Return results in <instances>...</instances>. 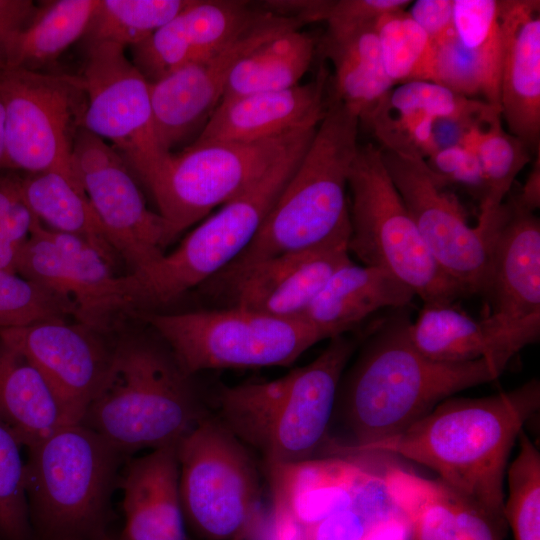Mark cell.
<instances>
[{
  "mask_svg": "<svg viewBox=\"0 0 540 540\" xmlns=\"http://www.w3.org/2000/svg\"><path fill=\"white\" fill-rule=\"evenodd\" d=\"M407 309H394L377 322L343 372L332 420L337 418L345 437L326 448V456H354L402 432L455 394L497 379L506 369L504 363L486 357L463 363L426 358L410 341Z\"/></svg>",
  "mask_w": 540,
  "mask_h": 540,
  "instance_id": "6da1fadb",
  "label": "cell"
},
{
  "mask_svg": "<svg viewBox=\"0 0 540 540\" xmlns=\"http://www.w3.org/2000/svg\"><path fill=\"white\" fill-rule=\"evenodd\" d=\"M540 382L480 398L450 397L402 432L354 456L393 455L423 465L495 518L504 516L511 450L539 410Z\"/></svg>",
  "mask_w": 540,
  "mask_h": 540,
  "instance_id": "7a4b0ae2",
  "label": "cell"
},
{
  "mask_svg": "<svg viewBox=\"0 0 540 540\" xmlns=\"http://www.w3.org/2000/svg\"><path fill=\"white\" fill-rule=\"evenodd\" d=\"M314 131L295 141L258 180L202 221L171 253L125 276H115L100 303V321L116 313L154 312L223 271L258 232Z\"/></svg>",
  "mask_w": 540,
  "mask_h": 540,
  "instance_id": "3957f363",
  "label": "cell"
},
{
  "mask_svg": "<svg viewBox=\"0 0 540 540\" xmlns=\"http://www.w3.org/2000/svg\"><path fill=\"white\" fill-rule=\"evenodd\" d=\"M310 363L270 381L220 386L214 415L265 465L314 458L330 430L340 379L358 341L329 339Z\"/></svg>",
  "mask_w": 540,
  "mask_h": 540,
  "instance_id": "277c9868",
  "label": "cell"
},
{
  "mask_svg": "<svg viewBox=\"0 0 540 540\" xmlns=\"http://www.w3.org/2000/svg\"><path fill=\"white\" fill-rule=\"evenodd\" d=\"M360 120L333 99L300 163L244 251L214 278L230 277L265 259L349 242L348 173Z\"/></svg>",
  "mask_w": 540,
  "mask_h": 540,
  "instance_id": "5b68a950",
  "label": "cell"
},
{
  "mask_svg": "<svg viewBox=\"0 0 540 540\" xmlns=\"http://www.w3.org/2000/svg\"><path fill=\"white\" fill-rule=\"evenodd\" d=\"M191 377L161 339L123 340L80 423L126 457L178 443L208 414Z\"/></svg>",
  "mask_w": 540,
  "mask_h": 540,
  "instance_id": "8992f818",
  "label": "cell"
},
{
  "mask_svg": "<svg viewBox=\"0 0 540 540\" xmlns=\"http://www.w3.org/2000/svg\"><path fill=\"white\" fill-rule=\"evenodd\" d=\"M25 491L35 540H106L111 498L126 457L81 424L30 447Z\"/></svg>",
  "mask_w": 540,
  "mask_h": 540,
  "instance_id": "52a82bcc",
  "label": "cell"
},
{
  "mask_svg": "<svg viewBox=\"0 0 540 540\" xmlns=\"http://www.w3.org/2000/svg\"><path fill=\"white\" fill-rule=\"evenodd\" d=\"M348 192L349 253L366 266L391 273L423 304H454L466 295L431 255L388 174L381 148L359 145L348 173Z\"/></svg>",
  "mask_w": 540,
  "mask_h": 540,
  "instance_id": "ba28073f",
  "label": "cell"
},
{
  "mask_svg": "<svg viewBox=\"0 0 540 540\" xmlns=\"http://www.w3.org/2000/svg\"><path fill=\"white\" fill-rule=\"evenodd\" d=\"M168 346L182 370L288 366L316 343L331 339L300 318H281L237 307L138 315Z\"/></svg>",
  "mask_w": 540,
  "mask_h": 540,
  "instance_id": "9c48e42d",
  "label": "cell"
},
{
  "mask_svg": "<svg viewBox=\"0 0 540 540\" xmlns=\"http://www.w3.org/2000/svg\"><path fill=\"white\" fill-rule=\"evenodd\" d=\"M184 524L201 540L249 535L260 519L258 470L248 448L214 415L177 445Z\"/></svg>",
  "mask_w": 540,
  "mask_h": 540,
  "instance_id": "30bf717a",
  "label": "cell"
},
{
  "mask_svg": "<svg viewBox=\"0 0 540 540\" xmlns=\"http://www.w3.org/2000/svg\"><path fill=\"white\" fill-rule=\"evenodd\" d=\"M488 277L480 320L493 355L507 364L540 336V222L516 195L508 197L483 228Z\"/></svg>",
  "mask_w": 540,
  "mask_h": 540,
  "instance_id": "8fae6325",
  "label": "cell"
},
{
  "mask_svg": "<svg viewBox=\"0 0 540 540\" xmlns=\"http://www.w3.org/2000/svg\"><path fill=\"white\" fill-rule=\"evenodd\" d=\"M317 127L253 142L188 145L171 153L145 185L166 223L169 244L213 208L243 192L295 141Z\"/></svg>",
  "mask_w": 540,
  "mask_h": 540,
  "instance_id": "7c38bea8",
  "label": "cell"
},
{
  "mask_svg": "<svg viewBox=\"0 0 540 540\" xmlns=\"http://www.w3.org/2000/svg\"><path fill=\"white\" fill-rule=\"evenodd\" d=\"M6 105L7 170L71 169L87 97L81 76L0 70Z\"/></svg>",
  "mask_w": 540,
  "mask_h": 540,
  "instance_id": "4fadbf2b",
  "label": "cell"
},
{
  "mask_svg": "<svg viewBox=\"0 0 540 540\" xmlns=\"http://www.w3.org/2000/svg\"><path fill=\"white\" fill-rule=\"evenodd\" d=\"M111 42L88 44L81 76L87 105L83 128L111 145L146 185L171 153L157 139L149 82Z\"/></svg>",
  "mask_w": 540,
  "mask_h": 540,
  "instance_id": "5bb4252c",
  "label": "cell"
},
{
  "mask_svg": "<svg viewBox=\"0 0 540 540\" xmlns=\"http://www.w3.org/2000/svg\"><path fill=\"white\" fill-rule=\"evenodd\" d=\"M388 174L431 255L466 295H482L488 277L485 235L470 226L448 183L417 155L381 149Z\"/></svg>",
  "mask_w": 540,
  "mask_h": 540,
  "instance_id": "9a60e30c",
  "label": "cell"
},
{
  "mask_svg": "<svg viewBox=\"0 0 540 540\" xmlns=\"http://www.w3.org/2000/svg\"><path fill=\"white\" fill-rule=\"evenodd\" d=\"M71 163L110 244L131 272L159 259L169 245L166 223L147 207L121 155L82 127Z\"/></svg>",
  "mask_w": 540,
  "mask_h": 540,
  "instance_id": "2e32d148",
  "label": "cell"
},
{
  "mask_svg": "<svg viewBox=\"0 0 540 540\" xmlns=\"http://www.w3.org/2000/svg\"><path fill=\"white\" fill-rule=\"evenodd\" d=\"M307 21L265 9L262 15L219 50L149 83L154 128L162 149L172 153L198 134L221 102L234 66L264 42ZM197 137V136H196Z\"/></svg>",
  "mask_w": 540,
  "mask_h": 540,
  "instance_id": "e0dca14e",
  "label": "cell"
},
{
  "mask_svg": "<svg viewBox=\"0 0 540 540\" xmlns=\"http://www.w3.org/2000/svg\"><path fill=\"white\" fill-rule=\"evenodd\" d=\"M82 325L57 319L0 330V338L39 370L71 423H80L113 350Z\"/></svg>",
  "mask_w": 540,
  "mask_h": 540,
  "instance_id": "ac0fdd59",
  "label": "cell"
},
{
  "mask_svg": "<svg viewBox=\"0 0 540 540\" xmlns=\"http://www.w3.org/2000/svg\"><path fill=\"white\" fill-rule=\"evenodd\" d=\"M347 242L280 254L204 285L224 294L226 306L281 318L299 317L330 276L351 262Z\"/></svg>",
  "mask_w": 540,
  "mask_h": 540,
  "instance_id": "d6986e66",
  "label": "cell"
},
{
  "mask_svg": "<svg viewBox=\"0 0 540 540\" xmlns=\"http://www.w3.org/2000/svg\"><path fill=\"white\" fill-rule=\"evenodd\" d=\"M264 10L254 8L247 1L191 0L150 37L130 47L132 62L153 83L219 50L255 22Z\"/></svg>",
  "mask_w": 540,
  "mask_h": 540,
  "instance_id": "ffe728a7",
  "label": "cell"
},
{
  "mask_svg": "<svg viewBox=\"0 0 540 540\" xmlns=\"http://www.w3.org/2000/svg\"><path fill=\"white\" fill-rule=\"evenodd\" d=\"M376 463L370 455H331L265 465L271 515L310 530L350 504Z\"/></svg>",
  "mask_w": 540,
  "mask_h": 540,
  "instance_id": "44dd1931",
  "label": "cell"
},
{
  "mask_svg": "<svg viewBox=\"0 0 540 540\" xmlns=\"http://www.w3.org/2000/svg\"><path fill=\"white\" fill-rule=\"evenodd\" d=\"M453 29L437 47L435 83L500 111V0H453Z\"/></svg>",
  "mask_w": 540,
  "mask_h": 540,
  "instance_id": "7402d4cb",
  "label": "cell"
},
{
  "mask_svg": "<svg viewBox=\"0 0 540 540\" xmlns=\"http://www.w3.org/2000/svg\"><path fill=\"white\" fill-rule=\"evenodd\" d=\"M384 486L408 518L413 540H504L507 523L451 489L390 461H379Z\"/></svg>",
  "mask_w": 540,
  "mask_h": 540,
  "instance_id": "603a6c76",
  "label": "cell"
},
{
  "mask_svg": "<svg viewBox=\"0 0 540 540\" xmlns=\"http://www.w3.org/2000/svg\"><path fill=\"white\" fill-rule=\"evenodd\" d=\"M500 115L528 148L540 140V2L500 0Z\"/></svg>",
  "mask_w": 540,
  "mask_h": 540,
  "instance_id": "cb8c5ba5",
  "label": "cell"
},
{
  "mask_svg": "<svg viewBox=\"0 0 540 540\" xmlns=\"http://www.w3.org/2000/svg\"><path fill=\"white\" fill-rule=\"evenodd\" d=\"M327 74L289 89L249 94L221 101L189 145L253 142L317 127L327 108Z\"/></svg>",
  "mask_w": 540,
  "mask_h": 540,
  "instance_id": "d4e9b609",
  "label": "cell"
},
{
  "mask_svg": "<svg viewBox=\"0 0 540 540\" xmlns=\"http://www.w3.org/2000/svg\"><path fill=\"white\" fill-rule=\"evenodd\" d=\"M177 445L127 461L119 480L125 520L121 540H185Z\"/></svg>",
  "mask_w": 540,
  "mask_h": 540,
  "instance_id": "484cf974",
  "label": "cell"
},
{
  "mask_svg": "<svg viewBox=\"0 0 540 540\" xmlns=\"http://www.w3.org/2000/svg\"><path fill=\"white\" fill-rule=\"evenodd\" d=\"M489 104L460 96L431 81L395 85L367 123L381 149L426 158L432 152V126L439 118L478 112Z\"/></svg>",
  "mask_w": 540,
  "mask_h": 540,
  "instance_id": "4316f807",
  "label": "cell"
},
{
  "mask_svg": "<svg viewBox=\"0 0 540 540\" xmlns=\"http://www.w3.org/2000/svg\"><path fill=\"white\" fill-rule=\"evenodd\" d=\"M414 292L391 273L352 261L337 269L299 316L331 338L352 331L380 309L410 305Z\"/></svg>",
  "mask_w": 540,
  "mask_h": 540,
  "instance_id": "83f0119b",
  "label": "cell"
},
{
  "mask_svg": "<svg viewBox=\"0 0 540 540\" xmlns=\"http://www.w3.org/2000/svg\"><path fill=\"white\" fill-rule=\"evenodd\" d=\"M326 23L321 51L333 67V99L366 122L395 86L383 66L376 23Z\"/></svg>",
  "mask_w": 540,
  "mask_h": 540,
  "instance_id": "f1b7e54d",
  "label": "cell"
},
{
  "mask_svg": "<svg viewBox=\"0 0 540 540\" xmlns=\"http://www.w3.org/2000/svg\"><path fill=\"white\" fill-rule=\"evenodd\" d=\"M0 420L27 449L72 424L39 370L1 338Z\"/></svg>",
  "mask_w": 540,
  "mask_h": 540,
  "instance_id": "f546056e",
  "label": "cell"
},
{
  "mask_svg": "<svg viewBox=\"0 0 540 540\" xmlns=\"http://www.w3.org/2000/svg\"><path fill=\"white\" fill-rule=\"evenodd\" d=\"M23 201L46 228L80 236L114 264L115 254L73 170L53 168L21 176Z\"/></svg>",
  "mask_w": 540,
  "mask_h": 540,
  "instance_id": "4dcf8cb0",
  "label": "cell"
},
{
  "mask_svg": "<svg viewBox=\"0 0 540 540\" xmlns=\"http://www.w3.org/2000/svg\"><path fill=\"white\" fill-rule=\"evenodd\" d=\"M315 53L314 39L300 29L280 34L259 45L232 69L221 101L300 84Z\"/></svg>",
  "mask_w": 540,
  "mask_h": 540,
  "instance_id": "1f68e13d",
  "label": "cell"
},
{
  "mask_svg": "<svg viewBox=\"0 0 540 540\" xmlns=\"http://www.w3.org/2000/svg\"><path fill=\"white\" fill-rule=\"evenodd\" d=\"M310 540H413L410 522L374 472L344 509L309 530Z\"/></svg>",
  "mask_w": 540,
  "mask_h": 540,
  "instance_id": "d6a6232c",
  "label": "cell"
},
{
  "mask_svg": "<svg viewBox=\"0 0 540 540\" xmlns=\"http://www.w3.org/2000/svg\"><path fill=\"white\" fill-rule=\"evenodd\" d=\"M99 0L45 2L17 35L6 68L42 72L84 36Z\"/></svg>",
  "mask_w": 540,
  "mask_h": 540,
  "instance_id": "836d02e7",
  "label": "cell"
},
{
  "mask_svg": "<svg viewBox=\"0 0 540 540\" xmlns=\"http://www.w3.org/2000/svg\"><path fill=\"white\" fill-rule=\"evenodd\" d=\"M409 338L419 353L436 362L463 363L484 357L498 360L481 321L454 304H423L409 326Z\"/></svg>",
  "mask_w": 540,
  "mask_h": 540,
  "instance_id": "e575fe53",
  "label": "cell"
},
{
  "mask_svg": "<svg viewBox=\"0 0 540 540\" xmlns=\"http://www.w3.org/2000/svg\"><path fill=\"white\" fill-rule=\"evenodd\" d=\"M461 144L476 155L484 181L477 227H484L507 197L519 172L529 162L528 148L506 132L494 112L470 128Z\"/></svg>",
  "mask_w": 540,
  "mask_h": 540,
  "instance_id": "d590c367",
  "label": "cell"
},
{
  "mask_svg": "<svg viewBox=\"0 0 540 540\" xmlns=\"http://www.w3.org/2000/svg\"><path fill=\"white\" fill-rule=\"evenodd\" d=\"M375 29L384 69L394 85L435 82L437 47L408 11L383 14Z\"/></svg>",
  "mask_w": 540,
  "mask_h": 540,
  "instance_id": "8d00e7d4",
  "label": "cell"
},
{
  "mask_svg": "<svg viewBox=\"0 0 540 540\" xmlns=\"http://www.w3.org/2000/svg\"><path fill=\"white\" fill-rule=\"evenodd\" d=\"M191 0H99L83 37L87 44L135 46L165 25Z\"/></svg>",
  "mask_w": 540,
  "mask_h": 540,
  "instance_id": "74e56055",
  "label": "cell"
},
{
  "mask_svg": "<svg viewBox=\"0 0 540 540\" xmlns=\"http://www.w3.org/2000/svg\"><path fill=\"white\" fill-rule=\"evenodd\" d=\"M518 441L517 455L506 470L504 516L514 540H540V453L524 431Z\"/></svg>",
  "mask_w": 540,
  "mask_h": 540,
  "instance_id": "f35d334b",
  "label": "cell"
},
{
  "mask_svg": "<svg viewBox=\"0 0 540 540\" xmlns=\"http://www.w3.org/2000/svg\"><path fill=\"white\" fill-rule=\"evenodd\" d=\"M77 315L68 298L22 277L0 271V330Z\"/></svg>",
  "mask_w": 540,
  "mask_h": 540,
  "instance_id": "ab89813d",
  "label": "cell"
},
{
  "mask_svg": "<svg viewBox=\"0 0 540 540\" xmlns=\"http://www.w3.org/2000/svg\"><path fill=\"white\" fill-rule=\"evenodd\" d=\"M21 446L0 420V540H35L25 491Z\"/></svg>",
  "mask_w": 540,
  "mask_h": 540,
  "instance_id": "60d3db41",
  "label": "cell"
},
{
  "mask_svg": "<svg viewBox=\"0 0 540 540\" xmlns=\"http://www.w3.org/2000/svg\"><path fill=\"white\" fill-rule=\"evenodd\" d=\"M428 166L448 184L454 183L482 198L484 181L475 153L463 144L439 149L427 158Z\"/></svg>",
  "mask_w": 540,
  "mask_h": 540,
  "instance_id": "b9f144b4",
  "label": "cell"
},
{
  "mask_svg": "<svg viewBox=\"0 0 540 540\" xmlns=\"http://www.w3.org/2000/svg\"><path fill=\"white\" fill-rule=\"evenodd\" d=\"M409 0H340L328 1L324 20L353 23H376L388 12L405 10Z\"/></svg>",
  "mask_w": 540,
  "mask_h": 540,
  "instance_id": "7bdbcfd3",
  "label": "cell"
},
{
  "mask_svg": "<svg viewBox=\"0 0 540 540\" xmlns=\"http://www.w3.org/2000/svg\"><path fill=\"white\" fill-rule=\"evenodd\" d=\"M408 11L436 47L454 34L453 0H417Z\"/></svg>",
  "mask_w": 540,
  "mask_h": 540,
  "instance_id": "ee69618b",
  "label": "cell"
},
{
  "mask_svg": "<svg viewBox=\"0 0 540 540\" xmlns=\"http://www.w3.org/2000/svg\"><path fill=\"white\" fill-rule=\"evenodd\" d=\"M37 10L31 0H0V70L7 67L17 35L28 25Z\"/></svg>",
  "mask_w": 540,
  "mask_h": 540,
  "instance_id": "f6af8a7d",
  "label": "cell"
},
{
  "mask_svg": "<svg viewBox=\"0 0 540 540\" xmlns=\"http://www.w3.org/2000/svg\"><path fill=\"white\" fill-rule=\"evenodd\" d=\"M22 202L21 176L12 170L0 172V228Z\"/></svg>",
  "mask_w": 540,
  "mask_h": 540,
  "instance_id": "bcb514c9",
  "label": "cell"
},
{
  "mask_svg": "<svg viewBox=\"0 0 540 540\" xmlns=\"http://www.w3.org/2000/svg\"><path fill=\"white\" fill-rule=\"evenodd\" d=\"M518 201L531 211H536L540 205V165L539 153L522 190L516 195Z\"/></svg>",
  "mask_w": 540,
  "mask_h": 540,
  "instance_id": "7dc6e473",
  "label": "cell"
},
{
  "mask_svg": "<svg viewBox=\"0 0 540 540\" xmlns=\"http://www.w3.org/2000/svg\"><path fill=\"white\" fill-rule=\"evenodd\" d=\"M7 170L6 105L0 81V172Z\"/></svg>",
  "mask_w": 540,
  "mask_h": 540,
  "instance_id": "c3c4849f",
  "label": "cell"
},
{
  "mask_svg": "<svg viewBox=\"0 0 540 540\" xmlns=\"http://www.w3.org/2000/svg\"><path fill=\"white\" fill-rule=\"evenodd\" d=\"M233 540H250V539L247 537H244V538H238V539H233Z\"/></svg>",
  "mask_w": 540,
  "mask_h": 540,
  "instance_id": "681fc988",
  "label": "cell"
},
{
  "mask_svg": "<svg viewBox=\"0 0 540 540\" xmlns=\"http://www.w3.org/2000/svg\"><path fill=\"white\" fill-rule=\"evenodd\" d=\"M106 540H113V539L110 537V538H108V539H106Z\"/></svg>",
  "mask_w": 540,
  "mask_h": 540,
  "instance_id": "f907efd6",
  "label": "cell"
}]
</instances>
